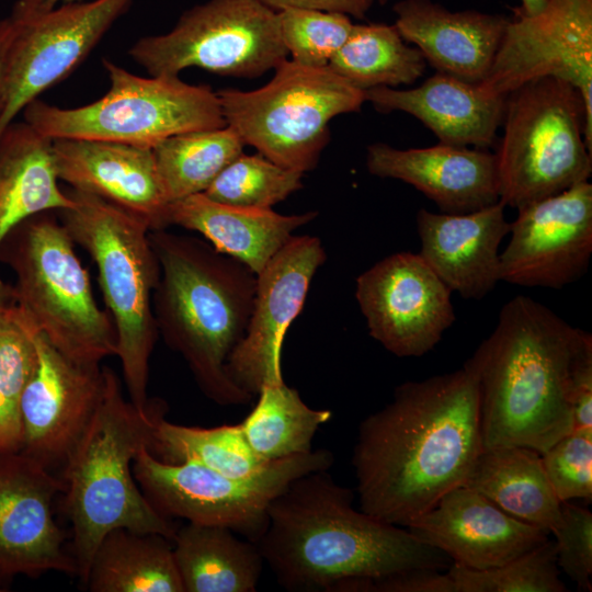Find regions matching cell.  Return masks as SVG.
<instances>
[{"instance_id": "1", "label": "cell", "mask_w": 592, "mask_h": 592, "mask_svg": "<svg viewBox=\"0 0 592 592\" xmlns=\"http://www.w3.org/2000/svg\"><path fill=\"white\" fill-rule=\"evenodd\" d=\"M481 451L477 380L466 363L402 383L358 426L352 465L360 509L407 526L465 482Z\"/></svg>"}, {"instance_id": "2", "label": "cell", "mask_w": 592, "mask_h": 592, "mask_svg": "<svg viewBox=\"0 0 592 592\" xmlns=\"http://www.w3.org/2000/svg\"><path fill=\"white\" fill-rule=\"evenodd\" d=\"M353 500L328 470H318L298 477L272 501L255 544L284 589L338 592L352 581L452 565L409 530L356 510Z\"/></svg>"}, {"instance_id": "3", "label": "cell", "mask_w": 592, "mask_h": 592, "mask_svg": "<svg viewBox=\"0 0 592 592\" xmlns=\"http://www.w3.org/2000/svg\"><path fill=\"white\" fill-rule=\"evenodd\" d=\"M583 331L527 296L501 308L492 333L465 362L477 380L482 449L543 454L573 430L568 383Z\"/></svg>"}, {"instance_id": "4", "label": "cell", "mask_w": 592, "mask_h": 592, "mask_svg": "<svg viewBox=\"0 0 592 592\" xmlns=\"http://www.w3.org/2000/svg\"><path fill=\"white\" fill-rule=\"evenodd\" d=\"M149 236L160 265L152 295L158 335L184 358L207 398L220 406L250 402L226 364L246 333L257 274L197 237L166 229Z\"/></svg>"}, {"instance_id": "5", "label": "cell", "mask_w": 592, "mask_h": 592, "mask_svg": "<svg viewBox=\"0 0 592 592\" xmlns=\"http://www.w3.org/2000/svg\"><path fill=\"white\" fill-rule=\"evenodd\" d=\"M104 389L96 411L64 466V509L71 525V549L84 585L93 555L106 533L124 527L172 539L178 526L159 513L138 487L133 462L151 449L164 403L137 408L127 400L113 369L103 366Z\"/></svg>"}, {"instance_id": "6", "label": "cell", "mask_w": 592, "mask_h": 592, "mask_svg": "<svg viewBox=\"0 0 592 592\" xmlns=\"http://www.w3.org/2000/svg\"><path fill=\"white\" fill-rule=\"evenodd\" d=\"M73 205L56 212L73 242L90 255L116 331L129 400L148 406L149 361L158 339L152 295L160 265L141 219L92 194L68 190Z\"/></svg>"}, {"instance_id": "7", "label": "cell", "mask_w": 592, "mask_h": 592, "mask_svg": "<svg viewBox=\"0 0 592 592\" xmlns=\"http://www.w3.org/2000/svg\"><path fill=\"white\" fill-rule=\"evenodd\" d=\"M69 232L54 212L18 224L0 243L15 275L12 301L59 352L84 364L116 354V331L92 292Z\"/></svg>"}, {"instance_id": "8", "label": "cell", "mask_w": 592, "mask_h": 592, "mask_svg": "<svg viewBox=\"0 0 592 592\" xmlns=\"http://www.w3.org/2000/svg\"><path fill=\"white\" fill-rule=\"evenodd\" d=\"M496 155L499 201L520 207L588 181L592 151L585 109L571 83L542 76L505 95Z\"/></svg>"}, {"instance_id": "9", "label": "cell", "mask_w": 592, "mask_h": 592, "mask_svg": "<svg viewBox=\"0 0 592 592\" xmlns=\"http://www.w3.org/2000/svg\"><path fill=\"white\" fill-rule=\"evenodd\" d=\"M109 90L100 99L65 109L38 99L23 118L49 139H96L153 148L178 134L226 126L217 93L179 76H137L103 60Z\"/></svg>"}, {"instance_id": "10", "label": "cell", "mask_w": 592, "mask_h": 592, "mask_svg": "<svg viewBox=\"0 0 592 592\" xmlns=\"http://www.w3.org/2000/svg\"><path fill=\"white\" fill-rule=\"evenodd\" d=\"M217 93L226 125L244 145L301 173L314 170L330 141L329 122L360 111L364 91L327 67L286 59L263 87Z\"/></svg>"}, {"instance_id": "11", "label": "cell", "mask_w": 592, "mask_h": 592, "mask_svg": "<svg viewBox=\"0 0 592 592\" xmlns=\"http://www.w3.org/2000/svg\"><path fill=\"white\" fill-rule=\"evenodd\" d=\"M333 460L330 451L319 448L271 462L248 476H230L196 462L166 463L143 448L133 462V474L163 516L226 526L257 543L272 501L298 477L328 470Z\"/></svg>"}, {"instance_id": "12", "label": "cell", "mask_w": 592, "mask_h": 592, "mask_svg": "<svg viewBox=\"0 0 592 592\" xmlns=\"http://www.w3.org/2000/svg\"><path fill=\"white\" fill-rule=\"evenodd\" d=\"M128 54L150 76H179L196 67L238 78L260 77L288 56L277 11L258 0L196 4L171 31L139 38Z\"/></svg>"}, {"instance_id": "13", "label": "cell", "mask_w": 592, "mask_h": 592, "mask_svg": "<svg viewBox=\"0 0 592 592\" xmlns=\"http://www.w3.org/2000/svg\"><path fill=\"white\" fill-rule=\"evenodd\" d=\"M134 0L64 2L42 12L12 9L0 134L45 90L79 66Z\"/></svg>"}, {"instance_id": "14", "label": "cell", "mask_w": 592, "mask_h": 592, "mask_svg": "<svg viewBox=\"0 0 592 592\" xmlns=\"http://www.w3.org/2000/svg\"><path fill=\"white\" fill-rule=\"evenodd\" d=\"M542 76L578 89L585 109V141L592 150V0H548L535 16L513 13L487 78L492 95H506Z\"/></svg>"}, {"instance_id": "15", "label": "cell", "mask_w": 592, "mask_h": 592, "mask_svg": "<svg viewBox=\"0 0 592 592\" xmlns=\"http://www.w3.org/2000/svg\"><path fill=\"white\" fill-rule=\"evenodd\" d=\"M451 289L419 253H392L361 273L355 298L369 335L398 357L431 351L454 323Z\"/></svg>"}, {"instance_id": "16", "label": "cell", "mask_w": 592, "mask_h": 592, "mask_svg": "<svg viewBox=\"0 0 592 592\" xmlns=\"http://www.w3.org/2000/svg\"><path fill=\"white\" fill-rule=\"evenodd\" d=\"M326 258L318 237L294 235L257 274L246 333L226 364L231 382L252 398L263 387L284 382L281 367L284 337L301 311L311 281Z\"/></svg>"}, {"instance_id": "17", "label": "cell", "mask_w": 592, "mask_h": 592, "mask_svg": "<svg viewBox=\"0 0 592 592\" xmlns=\"http://www.w3.org/2000/svg\"><path fill=\"white\" fill-rule=\"evenodd\" d=\"M516 210L500 252V280L548 288L580 280L592 254V184L578 183Z\"/></svg>"}, {"instance_id": "18", "label": "cell", "mask_w": 592, "mask_h": 592, "mask_svg": "<svg viewBox=\"0 0 592 592\" xmlns=\"http://www.w3.org/2000/svg\"><path fill=\"white\" fill-rule=\"evenodd\" d=\"M35 345L36 365L20 405V452L54 473L61 469L96 411L104 369L71 360L39 332Z\"/></svg>"}, {"instance_id": "19", "label": "cell", "mask_w": 592, "mask_h": 592, "mask_svg": "<svg viewBox=\"0 0 592 592\" xmlns=\"http://www.w3.org/2000/svg\"><path fill=\"white\" fill-rule=\"evenodd\" d=\"M60 477L22 452L0 454V577L78 574L54 517Z\"/></svg>"}, {"instance_id": "20", "label": "cell", "mask_w": 592, "mask_h": 592, "mask_svg": "<svg viewBox=\"0 0 592 592\" xmlns=\"http://www.w3.org/2000/svg\"><path fill=\"white\" fill-rule=\"evenodd\" d=\"M406 527L452 562L474 570L501 566L544 543L549 535L463 485L445 493Z\"/></svg>"}, {"instance_id": "21", "label": "cell", "mask_w": 592, "mask_h": 592, "mask_svg": "<svg viewBox=\"0 0 592 592\" xmlns=\"http://www.w3.org/2000/svg\"><path fill=\"white\" fill-rule=\"evenodd\" d=\"M59 180L95 195L145 221L166 229V197L152 148L79 138L52 140Z\"/></svg>"}, {"instance_id": "22", "label": "cell", "mask_w": 592, "mask_h": 592, "mask_svg": "<svg viewBox=\"0 0 592 592\" xmlns=\"http://www.w3.org/2000/svg\"><path fill=\"white\" fill-rule=\"evenodd\" d=\"M371 174L403 181L443 213L465 214L499 202L496 155L439 143L426 148L397 149L375 143L367 147Z\"/></svg>"}, {"instance_id": "23", "label": "cell", "mask_w": 592, "mask_h": 592, "mask_svg": "<svg viewBox=\"0 0 592 592\" xmlns=\"http://www.w3.org/2000/svg\"><path fill=\"white\" fill-rule=\"evenodd\" d=\"M504 208L499 201L465 214L418 212L419 254L451 292L481 299L501 281L499 247L510 232Z\"/></svg>"}, {"instance_id": "24", "label": "cell", "mask_w": 592, "mask_h": 592, "mask_svg": "<svg viewBox=\"0 0 592 592\" xmlns=\"http://www.w3.org/2000/svg\"><path fill=\"white\" fill-rule=\"evenodd\" d=\"M395 26L437 72L482 82L496 59L510 18L475 10L451 11L433 0H401Z\"/></svg>"}, {"instance_id": "25", "label": "cell", "mask_w": 592, "mask_h": 592, "mask_svg": "<svg viewBox=\"0 0 592 592\" xmlns=\"http://www.w3.org/2000/svg\"><path fill=\"white\" fill-rule=\"evenodd\" d=\"M365 101L383 113L406 112L422 122L441 144L486 149L502 124L505 95L486 93L479 83L436 72L419 87L366 91Z\"/></svg>"}, {"instance_id": "26", "label": "cell", "mask_w": 592, "mask_h": 592, "mask_svg": "<svg viewBox=\"0 0 592 592\" xmlns=\"http://www.w3.org/2000/svg\"><path fill=\"white\" fill-rule=\"evenodd\" d=\"M317 215V212L283 215L272 208L237 207L198 193L170 203L166 224L202 235L216 250L258 274L294 232Z\"/></svg>"}, {"instance_id": "27", "label": "cell", "mask_w": 592, "mask_h": 592, "mask_svg": "<svg viewBox=\"0 0 592 592\" xmlns=\"http://www.w3.org/2000/svg\"><path fill=\"white\" fill-rule=\"evenodd\" d=\"M58 181L52 139L24 119L9 124L0 134V243L29 217L73 205Z\"/></svg>"}, {"instance_id": "28", "label": "cell", "mask_w": 592, "mask_h": 592, "mask_svg": "<svg viewBox=\"0 0 592 592\" xmlns=\"http://www.w3.org/2000/svg\"><path fill=\"white\" fill-rule=\"evenodd\" d=\"M510 515L551 534L561 522V501L540 454L522 446L482 449L465 482Z\"/></svg>"}, {"instance_id": "29", "label": "cell", "mask_w": 592, "mask_h": 592, "mask_svg": "<svg viewBox=\"0 0 592 592\" xmlns=\"http://www.w3.org/2000/svg\"><path fill=\"white\" fill-rule=\"evenodd\" d=\"M184 592H253L264 560L258 545L226 526L187 522L172 539Z\"/></svg>"}, {"instance_id": "30", "label": "cell", "mask_w": 592, "mask_h": 592, "mask_svg": "<svg viewBox=\"0 0 592 592\" xmlns=\"http://www.w3.org/2000/svg\"><path fill=\"white\" fill-rule=\"evenodd\" d=\"M83 587L90 592H184L171 539L124 527L102 538Z\"/></svg>"}, {"instance_id": "31", "label": "cell", "mask_w": 592, "mask_h": 592, "mask_svg": "<svg viewBox=\"0 0 592 592\" xmlns=\"http://www.w3.org/2000/svg\"><path fill=\"white\" fill-rule=\"evenodd\" d=\"M426 61L409 46L395 25L354 24L352 32L328 67L355 88L410 84L423 76Z\"/></svg>"}, {"instance_id": "32", "label": "cell", "mask_w": 592, "mask_h": 592, "mask_svg": "<svg viewBox=\"0 0 592 592\" xmlns=\"http://www.w3.org/2000/svg\"><path fill=\"white\" fill-rule=\"evenodd\" d=\"M257 397L240 424L249 445L266 462L312 451L316 432L332 417L330 410L307 406L298 390L284 382L263 387Z\"/></svg>"}, {"instance_id": "33", "label": "cell", "mask_w": 592, "mask_h": 592, "mask_svg": "<svg viewBox=\"0 0 592 592\" xmlns=\"http://www.w3.org/2000/svg\"><path fill=\"white\" fill-rule=\"evenodd\" d=\"M244 146L227 125L173 135L158 143L152 151L169 204L204 193Z\"/></svg>"}, {"instance_id": "34", "label": "cell", "mask_w": 592, "mask_h": 592, "mask_svg": "<svg viewBox=\"0 0 592 592\" xmlns=\"http://www.w3.org/2000/svg\"><path fill=\"white\" fill-rule=\"evenodd\" d=\"M150 452L166 463L196 462L230 476H248L271 463L249 445L240 423L198 428L171 423L162 417Z\"/></svg>"}, {"instance_id": "35", "label": "cell", "mask_w": 592, "mask_h": 592, "mask_svg": "<svg viewBox=\"0 0 592 592\" xmlns=\"http://www.w3.org/2000/svg\"><path fill=\"white\" fill-rule=\"evenodd\" d=\"M36 333L12 298L0 304V454L21 448L20 405L36 365Z\"/></svg>"}, {"instance_id": "36", "label": "cell", "mask_w": 592, "mask_h": 592, "mask_svg": "<svg viewBox=\"0 0 592 592\" xmlns=\"http://www.w3.org/2000/svg\"><path fill=\"white\" fill-rule=\"evenodd\" d=\"M303 175L259 152H242L219 173L204 194L226 205L270 209L303 187Z\"/></svg>"}, {"instance_id": "37", "label": "cell", "mask_w": 592, "mask_h": 592, "mask_svg": "<svg viewBox=\"0 0 592 592\" xmlns=\"http://www.w3.org/2000/svg\"><path fill=\"white\" fill-rule=\"evenodd\" d=\"M456 592H565L556 545L549 538L514 559L486 570L457 563L446 570Z\"/></svg>"}, {"instance_id": "38", "label": "cell", "mask_w": 592, "mask_h": 592, "mask_svg": "<svg viewBox=\"0 0 592 592\" xmlns=\"http://www.w3.org/2000/svg\"><path fill=\"white\" fill-rule=\"evenodd\" d=\"M277 18L291 60L308 67H327L354 25L344 13L315 9H284Z\"/></svg>"}, {"instance_id": "39", "label": "cell", "mask_w": 592, "mask_h": 592, "mask_svg": "<svg viewBox=\"0 0 592 592\" xmlns=\"http://www.w3.org/2000/svg\"><path fill=\"white\" fill-rule=\"evenodd\" d=\"M558 499L592 500V428H577L540 454Z\"/></svg>"}, {"instance_id": "40", "label": "cell", "mask_w": 592, "mask_h": 592, "mask_svg": "<svg viewBox=\"0 0 592 592\" xmlns=\"http://www.w3.org/2000/svg\"><path fill=\"white\" fill-rule=\"evenodd\" d=\"M555 536L557 563L582 591H591L592 513L582 506L561 502V522Z\"/></svg>"}, {"instance_id": "41", "label": "cell", "mask_w": 592, "mask_h": 592, "mask_svg": "<svg viewBox=\"0 0 592 592\" xmlns=\"http://www.w3.org/2000/svg\"><path fill=\"white\" fill-rule=\"evenodd\" d=\"M340 592H456V587L447 571L412 569L375 580L352 581Z\"/></svg>"}, {"instance_id": "42", "label": "cell", "mask_w": 592, "mask_h": 592, "mask_svg": "<svg viewBox=\"0 0 592 592\" xmlns=\"http://www.w3.org/2000/svg\"><path fill=\"white\" fill-rule=\"evenodd\" d=\"M573 429L592 428V335L583 331L572 356L569 383Z\"/></svg>"}, {"instance_id": "43", "label": "cell", "mask_w": 592, "mask_h": 592, "mask_svg": "<svg viewBox=\"0 0 592 592\" xmlns=\"http://www.w3.org/2000/svg\"><path fill=\"white\" fill-rule=\"evenodd\" d=\"M264 5L281 11L284 9H315L340 12L355 19H364L373 0H258Z\"/></svg>"}, {"instance_id": "44", "label": "cell", "mask_w": 592, "mask_h": 592, "mask_svg": "<svg viewBox=\"0 0 592 592\" xmlns=\"http://www.w3.org/2000/svg\"><path fill=\"white\" fill-rule=\"evenodd\" d=\"M14 35V25L10 16L0 20V110L2 104L4 76L8 54Z\"/></svg>"}, {"instance_id": "45", "label": "cell", "mask_w": 592, "mask_h": 592, "mask_svg": "<svg viewBox=\"0 0 592 592\" xmlns=\"http://www.w3.org/2000/svg\"><path fill=\"white\" fill-rule=\"evenodd\" d=\"M79 0H16L12 9L26 12H42L56 7L59 2H71Z\"/></svg>"}, {"instance_id": "46", "label": "cell", "mask_w": 592, "mask_h": 592, "mask_svg": "<svg viewBox=\"0 0 592 592\" xmlns=\"http://www.w3.org/2000/svg\"><path fill=\"white\" fill-rule=\"evenodd\" d=\"M548 0H521L522 4L513 9V13L523 16H535L546 7Z\"/></svg>"}, {"instance_id": "47", "label": "cell", "mask_w": 592, "mask_h": 592, "mask_svg": "<svg viewBox=\"0 0 592 592\" xmlns=\"http://www.w3.org/2000/svg\"><path fill=\"white\" fill-rule=\"evenodd\" d=\"M11 298V286L7 285L0 277V304Z\"/></svg>"}, {"instance_id": "48", "label": "cell", "mask_w": 592, "mask_h": 592, "mask_svg": "<svg viewBox=\"0 0 592 592\" xmlns=\"http://www.w3.org/2000/svg\"><path fill=\"white\" fill-rule=\"evenodd\" d=\"M380 2V4H385L387 2V0H378Z\"/></svg>"}, {"instance_id": "49", "label": "cell", "mask_w": 592, "mask_h": 592, "mask_svg": "<svg viewBox=\"0 0 592 592\" xmlns=\"http://www.w3.org/2000/svg\"><path fill=\"white\" fill-rule=\"evenodd\" d=\"M3 591L2 589H0V592Z\"/></svg>"}]
</instances>
